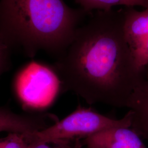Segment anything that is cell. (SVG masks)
<instances>
[{
  "mask_svg": "<svg viewBox=\"0 0 148 148\" xmlns=\"http://www.w3.org/2000/svg\"><path fill=\"white\" fill-rule=\"evenodd\" d=\"M124 8L97 11L77 29L54 69L61 87L90 104L129 108L148 79L138 70L124 32Z\"/></svg>",
  "mask_w": 148,
  "mask_h": 148,
  "instance_id": "cell-1",
  "label": "cell"
},
{
  "mask_svg": "<svg viewBox=\"0 0 148 148\" xmlns=\"http://www.w3.org/2000/svg\"><path fill=\"white\" fill-rule=\"evenodd\" d=\"M87 14L63 0H0V37L30 54L43 49L59 58Z\"/></svg>",
  "mask_w": 148,
  "mask_h": 148,
  "instance_id": "cell-2",
  "label": "cell"
},
{
  "mask_svg": "<svg viewBox=\"0 0 148 148\" xmlns=\"http://www.w3.org/2000/svg\"><path fill=\"white\" fill-rule=\"evenodd\" d=\"M131 112L121 119L106 116L90 108L79 106L60 121L35 132L23 135L28 143H52L84 140L102 130L117 126L131 127Z\"/></svg>",
  "mask_w": 148,
  "mask_h": 148,
  "instance_id": "cell-3",
  "label": "cell"
},
{
  "mask_svg": "<svg viewBox=\"0 0 148 148\" xmlns=\"http://www.w3.org/2000/svg\"><path fill=\"white\" fill-rule=\"evenodd\" d=\"M61 87L58 76L54 68L33 62L18 76L16 89L21 101L27 106L36 108L49 106Z\"/></svg>",
  "mask_w": 148,
  "mask_h": 148,
  "instance_id": "cell-4",
  "label": "cell"
},
{
  "mask_svg": "<svg viewBox=\"0 0 148 148\" xmlns=\"http://www.w3.org/2000/svg\"><path fill=\"white\" fill-rule=\"evenodd\" d=\"M124 32L133 61L148 79V8L142 11L125 7Z\"/></svg>",
  "mask_w": 148,
  "mask_h": 148,
  "instance_id": "cell-5",
  "label": "cell"
},
{
  "mask_svg": "<svg viewBox=\"0 0 148 148\" xmlns=\"http://www.w3.org/2000/svg\"><path fill=\"white\" fill-rule=\"evenodd\" d=\"M130 127L117 126L102 130L83 140L86 148H147Z\"/></svg>",
  "mask_w": 148,
  "mask_h": 148,
  "instance_id": "cell-6",
  "label": "cell"
},
{
  "mask_svg": "<svg viewBox=\"0 0 148 148\" xmlns=\"http://www.w3.org/2000/svg\"><path fill=\"white\" fill-rule=\"evenodd\" d=\"M57 121L53 115L48 114L26 116L0 108V132L16 133L25 135L43 130Z\"/></svg>",
  "mask_w": 148,
  "mask_h": 148,
  "instance_id": "cell-7",
  "label": "cell"
},
{
  "mask_svg": "<svg viewBox=\"0 0 148 148\" xmlns=\"http://www.w3.org/2000/svg\"><path fill=\"white\" fill-rule=\"evenodd\" d=\"M131 112V128L148 140V88L138 90L128 108Z\"/></svg>",
  "mask_w": 148,
  "mask_h": 148,
  "instance_id": "cell-8",
  "label": "cell"
},
{
  "mask_svg": "<svg viewBox=\"0 0 148 148\" xmlns=\"http://www.w3.org/2000/svg\"><path fill=\"white\" fill-rule=\"evenodd\" d=\"M81 8L87 13L92 11H108L116 5L125 7L140 6L145 9L148 8V0H75Z\"/></svg>",
  "mask_w": 148,
  "mask_h": 148,
  "instance_id": "cell-9",
  "label": "cell"
},
{
  "mask_svg": "<svg viewBox=\"0 0 148 148\" xmlns=\"http://www.w3.org/2000/svg\"><path fill=\"white\" fill-rule=\"evenodd\" d=\"M29 143L24 136L16 133H10L5 138H0V148H28Z\"/></svg>",
  "mask_w": 148,
  "mask_h": 148,
  "instance_id": "cell-10",
  "label": "cell"
},
{
  "mask_svg": "<svg viewBox=\"0 0 148 148\" xmlns=\"http://www.w3.org/2000/svg\"><path fill=\"white\" fill-rule=\"evenodd\" d=\"M28 148H86L83 140H74L56 143H29Z\"/></svg>",
  "mask_w": 148,
  "mask_h": 148,
  "instance_id": "cell-11",
  "label": "cell"
},
{
  "mask_svg": "<svg viewBox=\"0 0 148 148\" xmlns=\"http://www.w3.org/2000/svg\"><path fill=\"white\" fill-rule=\"evenodd\" d=\"M7 45L0 37V74L3 70L7 57Z\"/></svg>",
  "mask_w": 148,
  "mask_h": 148,
  "instance_id": "cell-12",
  "label": "cell"
}]
</instances>
